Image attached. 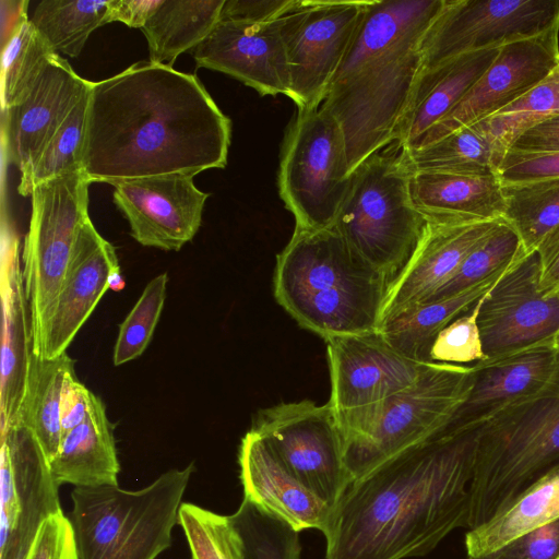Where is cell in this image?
Listing matches in <instances>:
<instances>
[{"instance_id": "cell-1", "label": "cell", "mask_w": 559, "mask_h": 559, "mask_svg": "<svg viewBox=\"0 0 559 559\" xmlns=\"http://www.w3.org/2000/svg\"><path fill=\"white\" fill-rule=\"evenodd\" d=\"M231 121L195 74L134 63L91 83L82 171L91 183L195 176L227 164Z\"/></svg>"}, {"instance_id": "cell-2", "label": "cell", "mask_w": 559, "mask_h": 559, "mask_svg": "<svg viewBox=\"0 0 559 559\" xmlns=\"http://www.w3.org/2000/svg\"><path fill=\"white\" fill-rule=\"evenodd\" d=\"M478 428L439 435L354 480L332 511L325 559H406L467 527Z\"/></svg>"}, {"instance_id": "cell-3", "label": "cell", "mask_w": 559, "mask_h": 559, "mask_svg": "<svg viewBox=\"0 0 559 559\" xmlns=\"http://www.w3.org/2000/svg\"><path fill=\"white\" fill-rule=\"evenodd\" d=\"M447 0H369L320 107L340 124L349 175L396 141Z\"/></svg>"}, {"instance_id": "cell-4", "label": "cell", "mask_w": 559, "mask_h": 559, "mask_svg": "<svg viewBox=\"0 0 559 559\" xmlns=\"http://www.w3.org/2000/svg\"><path fill=\"white\" fill-rule=\"evenodd\" d=\"M389 286L333 226H295L273 277L276 301L323 340L377 331Z\"/></svg>"}, {"instance_id": "cell-5", "label": "cell", "mask_w": 559, "mask_h": 559, "mask_svg": "<svg viewBox=\"0 0 559 559\" xmlns=\"http://www.w3.org/2000/svg\"><path fill=\"white\" fill-rule=\"evenodd\" d=\"M558 465L559 362L545 386L479 427L467 528L490 521Z\"/></svg>"}, {"instance_id": "cell-6", "label": "cell", "mask_w": 559, "mask_h": 559, "mask_svg": "<svg viewBox=\"0 0 559 559\" xmlns=\"http://www.w3.org/2000/svg\"><path fill=\"white\" fill-rule=\"evenodd\" d=\"M194 463L135 489L74 487L72 526L78 559H156L171 545Z\"/></svg>"}, {"instance_id": "cell-7", "label": "cell", "mask_w": 559, "mask_h": 559, "mask_svg": "<svg viewBox=\"0 0 559 559\" xmlns=\"http://www.w3.org/2000/svg\"><path fill=\"white\" fill-rule=\"evenodd\" d=\"M473 366L431 362L416 383L385 400L337 416L352 483L439 433L467 397Z\"/></svg>"}, {"instance_id": "cell-8", "label": "cell", "mask_w": 559, "mask_h": 559, "mask_svg": "<svg viewBox=\"0 0 559 559\" xmlns=\"http://www.w3.org/2000/svg\"><path fill=\"white\" fill-rule=\"evenodd\" d=\"M411 177L396 142L371 155L352 173L333 224L354 252L390 285L412 259L427 225V216L413 200Z\"/></svg>"}, {"instance_id": "cell-9", "label": "cell", "mask_w": 559, "mask_h": 559, "mask_svg": "<svg viewBox=\"0 0 559 559\" xmlns=\"http://www.w3.org/2000/svg\"><path fill=\"white\" fill-rule=\"evenodd\" d=\"M278 194L296 226H333L350 186L337 121L320 106L297 108L281 148Z\"/></svg>"}, {"instance_id": "cell-10", "label": "cell", "mask_w": 559, "mask_h": 559, "mask_svg": "<svg viewBox=\"0 0 559 559\" xmlns=\"http://www.w3.org/2000/svg\"><path fill=\"white\" fill-rule=\"evenodd\" d=\"M90 185L83 171H76L43 182L31 193L32 211L22 270L34 354L64 280L79 231L90 218Z\"/></svg>"}, {"instance_id": "cell-11", "label": "cell", "mask_w": 559, "mask_h": 559, "mask_svg": "<svg viewBox=\"0 0 559 559\" xmlns=\"http://www.w3.org/2000/svg\"><path fill=\"white\" fill-rule=\"evenodd\" d=\"M286 467L333 511L352 484L343 439L330 403L283 402L258 412L250 428Z\"/></svg>"}, {"instance_id": "cell-12", "label": "cell", "mask_w": 559, "mask_h": 559, "mask_svg": "<svg viewBox=\"0 0 559 559\" xmlns=\"http://www.w3.org/2000/svg\"><path fill=\"white\" fill-rule=\"evenodd\" d=\"M369 0H297L280 17L290 98L297 108L319 107L341 66Z\"/></svg>"}, {"instance_id": "cell-13", "label": "cell", "mask_w": 559, "mask_h": 559, "mask_svg": "<svg viewBox=\"0 0 559 559\" xmlns=\"http://www.w3.org/2000/svg\"><path fill=\"white\" fill-rule=\"evenodd\" d=\"M559 25V0H447L424 39V70Z\"/></svg>"}, {"instance_id": "cell-14", "label": "cell", "mask_w": 559, "mask_h": 559, "mask_svg": "<svg viewBox=\"0 0 559 559\" xmlns=\"http://www.w3.org/2000/svg\"><path fill=\"white\" fill-rule=\"evenodd\" d=\"M58 488L31 430H1L0 559H27L43 524L62 513Z\"/></svg>"}, {"instance_id": "cell-15", "label": "cell", "mask_w": 559, "mask_h": 559, "mask_svg": "<svg viewBox=\"0 0 559 559\" xmlns=\"http://www.w3.org/2000/svg\"><path fill=\"white\" fill-rule=\"evenodd\" d=\"M537 251L523 253L480 298L477 324L485 359L554 344L559 288L540 290Z\"/></svg>"}, {"instance_id": "cell-16", "label": "cell", "mask_w": 559, "mask_h": 559, "mask_svg": "<svg viewBox=\"0 0 559 559\" xmlns=\"http://www.w3.org/2000/svg\"><path fill=\"white\" fill-rule=\"evenodd\" d=\"M558 63L559 25L500 47L493 62L464 98L430 128L413 150L495 115L534 87Z\"/></svg>"}, {"instance_id": "cell-17", "label": "cell", "mask_w": 559, "mask_h": 559, "mask_svg": "<svg viewBox=\"0 0 559 559\" xmlns=\"http://www.w3.org/2000/svg\"><path fill=\"white\" fill-rule=\"evenodd\" d=\"M335 416L377 404L418 381L432 361L409 359L377 332L324 340Z\"/></svg>"}, {"instance_id": "cell-18", "label": "cell", "mask_w": 559, "mask_h": 559, "mask_svg": "<svg viewBox=\"0 0 559 559\" xmlns=\"http://www.w3.org/2000/svg\"><path fill=\"white\" fill-rule=\"evenodd\" d=\"M114 202L129 223L131 236L144 247L178 251L193 239L209 194L193 176L168 174L111 183Z\"/></svg>"}, {"instance_id": "cell-19", "label": "cell", "mask_w": 559, "mask_h": 559, "mask_svg": "<svg viewBox=\"0 0 559 559\" xmlns=\"http://www.w3.org/2000/svg\"><path fill=\"white\" fill-rule=\"evenodd\" d=\"M192 52L197 68L228 74L262 96H288L289 68L280 19L218 21Z\"/></svg>"}, {"instance_id": "cell-20", "label": "cell", "mask_w": 559, "mask_h": 559, "mask_svg": "<svg viewBox=\"0 0 559 559\" xmlns=\"http://www.w3.org/2000/svg\"><path fill=\"white\" fill-rule=\"evenodd\" d=\"M120 267L114 246L87 218L76 237L68 270L43 330L35 355L55 358L67 352L80 329L109 289Z\"/></svg>"}, {"instance_id": "cell-21", "label": "cell", "mask_w": 559, "mask_h": 559, "mask_svg": "<svg viewBox=\"0 0 559 559\" xmlns=\"http://www.w3.org/2000/svg\"><path fill=\"white\" fill-rule=\"evenodd\" d=\"M91 81L55 53L31 88L2 110L3 146L8 163L21 173L36 158Z\"/></svg>"}, {"instance_id": "cell-22", "label": "cell", "mask_w": 559, "mask_h": 559, "mask_svg": "<svg viewBox=\"0 0 559 559\" xmlns=\"http://www.w3.org/2000/svg\"><path fill=\"white\" fill-rule=\"evenodd\" d=\"M501 219L462 223L427 217L417 249L389 287L380 322L427 301L455 274L469 252L493 231Z\"/></svg>"}, {"instance_id": "cell-23", "label": "cell", "mask_w": 559, "mask_h": 559, "mask_svg": "<svg viewBox=\"0 0 559 559\" xmlns=\"http://www.w3.org/2000/svg\"><path fill=\"white\" fill-rule=\"evenodd\" d=\"M558 362L555 345L545 344L472 365L469 393L439 435L480 427L499 412L545 386Z\"/></svg>"}, {"instance_id": "cell-24", "label": "cell", "mask_w": 559, "mask_h": 559, "mask_svg": "<svg viewBox=\"0 0 559 559\" xmlns=\"http://www.w3.org/2000/svg\"><path fill=\"white\" fill-rule=\"evenodd\" d=\"M238 463L245 498L298 532L307 528L326 532L331 507L309 490L251 429L241 439Z\"/></svg>"}, {"instance_id": "cell-25", "label": "cell", "mask_w": 559, "mask_h": 559, "mask_svg": "<svg viewBox=\"0 0 559 559\" xmlns=\"http://www.w3.org/2000/svg\"><path fill=\"white\" fill-rule=\"evenodd\" d=\"M1 430L20 423L27 390L33 334L25 294L19 241L11 233L3 240L1 259Z\"/></svg>"}, {"instance_id": "cell-26", "label": "cell", "mask_w": 559, "mask_h": 559, "mask_svg": "<svg viewBox=\"0 0 559 559\" xmlns=\"http://www.w3.org/2000/svg\"><path fill=\"white\" fill-rule=\"evenodd\" d=\"M500 47L462 55L419 76L396 143L413 150L425 133L444 118L467 94L498 56Z\"/></svg>"}, {"instance_id": "cell-27", "label": "cell", "mask_w": 559, "mask_h": 559, "mask_svg": "<svg viewBox=\"0 0 559 559\" xmlns=\"http://www.w3.org/2000/svg\"><path fill=\"white\" fill-rule=\"evenodd\" d=\"M411 190L427 217L450 222L500 219L506 209L497 174L468 175L421 170L412 173Z\"/></svg>"}, {"instance_id": "cell-28", "label": "cell", "mask_w": 559, "mask_h": 559, "mask_svg": "<svg viewBox=\"0 0 559 559\" xmlns=\"http://www.w3.org/2000/svg\"><path fill=\"white\" fill-rule=\"evenodd\" d=\"M60 487H100L118 485L120 465L114 426L103 401L93 394L84 420L63 433L56 456L49 462Z\"/></svg>"}, {"instance_id": "cell-29", "label": "cell", "mask_w": 559, "mask_h": 559, "mask_svg": "<svg viewBox=\"0 0 559 559\" xmlns=\"http://www.w3.org/2000/svg\"><path fill=\"white\" fill-rule=\"evenodd\" d=\"M508 269L449 298L418 304L400 311L382 320L377 332L401 355L428 362L431 346L439 332L468 311Z\"/></svg>"}, {"instance_id": "cell-30", "label": "cell", "mask_w": 559, "mask_h": 559, "mask_svg": "<svg viewBox=\"0 0 559 559\" xmlns=\"http://www.w3.org/2000/svg\"><path fill=\"white\" fill-rule=\"evenodd\" d=\"M558 519L559 465L522 491L490 521L468 530L465 535L467 557H481Z\"/></svg>"}, {"instance_id": "cell-31", "label": "cell", "mask_w": 559, "mask_h": 559, "mask_svg": "<svg viewBox=\"0 0 559 559\" xmlns=\"http://www.w3.org/2000/svg\"><path fill=\"white\" fill-rule=\"evenodd\" d=\"M508 151L484 120L462 127L426 146L402 150L412 173L432 170L468 175L497 174Z\"/></svg>"}, {"instance_id": "cell-32", "label": "cell", "mask_w": 559, "mask_h": 559, "mask_svg": "<svg viewBox=\"0 0 559 559\" xmlns=\"http://www.w3.org/2000/svg\"><path fill=\"white\" fill-rule=\"evenodd\" d=\"M225 0H163L143 26L150 62L173 67L193 50L219 21Z\"/></svg>"}, {"instance_id": "cell-33", "label": "cell", "mask_w": 559, "mask_h": 559, "mask_svg": "<svg viewBox=\"0 0 559 559\" xmlns=\"http://www.w3.org/2000/svg\"><path fill=\"white\" fill-rule=\"evenodd\" d=\"M74 360L66 353L55 358L32 356L27 390L20 416L35 436L50 462L58 453L61 439V403Z\"/></svg>"}, {"instance_id": "cell-34", "label": "cell", "mask_w": 559, "mask_h": 559, "mask_svg": "<svg viewBox=\"0 0 559 559\" xmlns=\"http://www.w3.org/2000/svg\"><path fill=\"white\" fill-rule=\"evenodd\" d=\"M108 13L109 0H44L29 20L53 52L75 58L91 33L109 23Z\"/></svg>"}, {"instance_id": "cell-35", "label": "cell", "mask_w": 559, "mask_h": 559, "mask_svg": "<svg viewBox=\"0 0 559 559\" xmlns=\"http://www.w3.org/2000/svg\"><path fill=\"white\" fill-rule=\"evenodd\" d=\"M502 218L518 233L525 253L536 251L559 226V178L502 186Z\"/></svg>"}, {"instance_id": "cell-36", "label": "cell", "mask_w": 559, "mask_h": 559, "mask_svg": "<svg viewBox=\"0 0 559 559\" xmlns=\"http://www.w3.org/2000/svg\"><path fill=\"white\" fill-rule=\"evenodd\" d=\"M90 90L91 84L34 162L21 173V195H31L36 186L48 180L82 171Z\"/></svg>"}, {"instance_id": "cell-37", "label": "cell", "mask_w": 559, "mask_h": 559, "mask_svg": "<svg viewBox=\"0 0 559 559\" xmlns=\"http://www.w3.org/2000/svg\"><path fill=\"white\" fill-rule=\"evenodd\" d=\"M229 519L240 537L243 559H301L300 532L249 499L243 497Z\"/></svg>"}, {"instance_id": "cell-38", "label": "cell", "mask_w": 559, "mask_h": 559, "mask_svg": "<svg viewBox=\"0 0 559 559\" xmlns=\"http://www.w3.org/2000/svg\"><path fill=\"white\" fill-rule=\"evenodd\" d=\"M524 252L518 233L502 218L464 259L455 274L427 301L449 298L508 269Z\"/></svg>"}, {"instance_id": "cell-39", "label": "cell", "mask_w": 559, "mask_h": 559, "mask_svg": "<svg viewBox=\"0 0 559 559\" xmlns=\"http://www.w3.org/2000/svg\"><path fill=\"white\" fill-rule=\"evenodd\" d=\"M55 53L29 17L19 25L2 48V110L31 88Z\"/></svg>"}, {"instance_id": "cell-40", "label": "cell", "mask_w": 559, "mask_h": 559, "mask_svg": "<svg viewBox=\"0 0 559 559\" xmlns=\"http://www.w3.org/2000/svg\"><path fill=\"white\" fill-rule=\"evenodd\" d=\"M557 115H559V63L524 95L483 120L509 150L520 134Z\"/></svg>"}, {"instance_id": "cell-41", "label": "cell", "mask_w": 559, "mask_h": 559, "mask_svg": "<svg viewBox=\"0 0 559 559\" xmlns=\"http://www.w3.org/2000/svg\"><path fill=\"white\" fill-rule=\"evenodd\" d=\"M191 559H243L240 537L229 515H222L190 502L178 513Z\"/></svg>"}, {"instance_id": "cell-42", "label": "cell", "mask_w": 559, "mask_h": 559, "mask_svg": "<svg viewBox=\"0 0 559 559\" xmlns=\"http://www.w3.org/2000/svg\"><path fill=\"white\" fill-rule=\"evenodd\" d=\"M167 283V273L152 278L120 324L112 356L115 366L136 359L148 346L164 308Z\"/></svg>"}, {"instance_id": "cell-43", "label": "cell", "mask_w": 559, "mask_h": 559, "mask_svg": "<svg viewBox=\"0 0 559 559\" xmlns=\"http://www.w3.org/2000/svg\"><path fill=\"white\" fill-rule=\"evenodd\" d=\"M479 307L480 299L439 332L430 349V361L471 366L485 359L477 324Z\"/></svg>"}, {"instance_id": "cell-44", "label": "cell", "mask_w": 559, "mask_h": 559, "mask_svg": "<svg viewBox=\"0 0 559 559\" xmlns=\"http://www.w3.org/2000/svg\"><path fill=\"white\" fill-rule=\"evenodd\" d=\"M475 559H559V519Z\"/></svg>"}, {"instance_id": "cell-45", "label": "cell", "mask_w": 559, "mask_h": 559, "mask_svg": "<svg viewBox=\"0 0 559 559\" xmlns=\"http://www.w3.org/2000/svg\"><path fill=\"white\" fill-rule=\"evenodd\" d=\"M497 175L502 186L559 178V152L521 153L508 151Z\"/></svg>"}, {"instance_id": "cell-46", "label": "cell", "mask_w": 559, "mask_h": 559, "mask_svg": "<svg viewBox=\"0 0 559 559\" xmlns=\"http://www.w3.org/2000/svg\"><path fill=\"white\" fill-rule=\"evenodd\" d=\"M27 559H78L72 526L63 512L43 524Z\"/></svg>"}, {"instance_id": "cell-47", "label": "cell", "mask_w": 559, "mask_h": 559, "mask_svg": "<svg viewBox=\"0 0 559 559\" xmlns=\"http://www.w3.org/2000/svg\"><path fill=\"white\" fill-rule=\"evenodd\" d=\"M297 0H225L219 21L265 23L278 20Z\"/></svg>"}, {"instance_id": "cell-48", "label": "cell", "mask_w": 559, "mask_h": 559, "mask_svg": "<svg viewBox=\"0 0 559 559\" xmlns=\"http://www.w3.org/2000/svg\"><path fill=\"white\" fill-rule=\"evenodd\" d=\"M509 151L521 153H558L559 115L546 119L520 134Z\"/></svg>"}, {"instance_id": "cell-49", "label": "cell", "mask_w": 559, "mask_h": 559, "mask_svg": "<svg viewBox=\"0 0 559 559\" xmlns=\"http://www.w3.org/2000/svg\"><path fill=\"white\" fill-rule=\"evenodd\" d=\"M93 394L78 380L75 371L68 377L61 403L62 433H66L84 420L90 409Z\"/></svg>"}, {"instance_id": "cell-50", "label": "cell", "mask_w": 559, "mask_h": 559, "mask_svg": "<svg viewBox=\"0 0 559 559\" xmlns=\"http://www.w3.org/2000/svg\"><path fill=\"white\" fill-rule=\"evenodd\" d=\"M163 0H109V23L120 21L129 27L143 28Z\"/></svg>"}, {"instance_id": "cell-51", "label": "cell", "mask_w": 559, "mask_h": 559, "mask_svg": "<svg viewBox=\"0 0 559 559\" xmlns=\"http://www.w3.org/2000/svg\"><path fill=\"white\" fill-rule=\"evenodd\" d=\"M540 265L539 288H559V226L552 230L537 248Z\"/></svg>"}, {"instance_id": "cell-52", "label": "cell", "mask_w": 559, "mask_h": 559, "mask_svg": "<svg viewBox=\"0 0 559 559\" xmlns=\"http://www.w3.org/2000/svg\"><path fill=\"white\" fill-rule=\"evenodd\" d=\"M28 1L1 0L2 11V48L7 45L19 25L28 16Z\"/></svg>"}, {"instance_id": "cell-53", "label": "cell", "mask_w": 559, "mask_h": 559, "mask_svg": "<svg viewBox=\"0 0 559 559\" xmlns=\"http://www.w3.org/2000/svg\"><path fill=\"white\" fill-rule=\"evenodd\" d=\"M124 287V280L121 275L120 267L114 270L109 277V289L116 292L121 290Z\"/></svg>"}, {"instance_id": "cell-54", "label": "cell", "mask_w": 559, "mask_h": 559, "mask_svg": "<svg viewBox=\"0 0 559 559\" xmlns=\"http://www.w3.org/2000/svg\"><path fill=\"white\" fill-rule=\"evenodd\" d=\"M554 345H555L557 352L559 353V332H558V334L555 337Z\"/></svg>"}, {"instance_id": "cell-55", "label": "cell", "mask_w": 559, "mask_h": 559, "mask_svg": "<svg viewBox=\"0 0 559 559\" xmlns=\"http://www.w3.org/2000/svg\"><path fill=\"white\" fill-rule=\"evenodd\" d=\"M467 559H475V558L467 557Z\"/></svg>"}]
</instances>
